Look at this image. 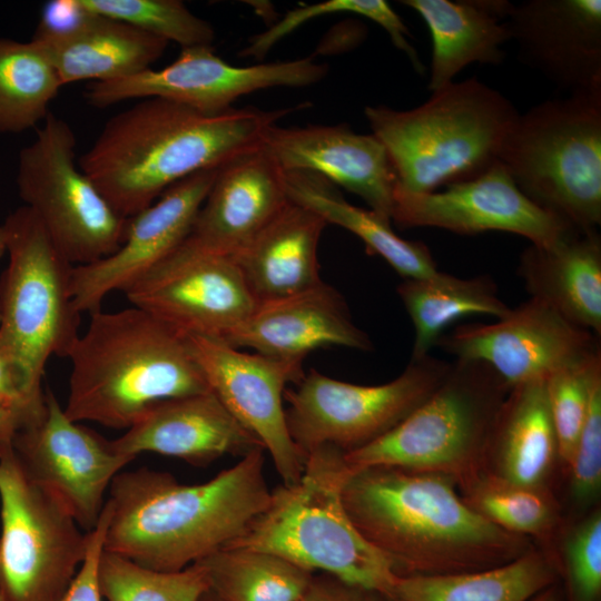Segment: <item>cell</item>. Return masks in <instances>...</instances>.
<instances>
[{
    "label": "cell",
    "mask_w": 601,
    "mask_h": 601,
    "mask_svg": "<svg viewBox=\"0 0 601 601\" xmlns=\"http://www.w3.org/2000/svg\"><path fill=\"white\" fill-rule=\"evenodd\" d=\"M46 396V395H45ZM0 400L16 406L22 411L29 418V424L39 420L46 410L45 402H37L32 400L27 393L19 376L8 363V361L0 354Z\"/></svg>",
    "instance_id": "cell-44"
},
{
    "label": "cell",
    "mask_w": 601,
    "mask_h": 601,
    "mask_svg": "<svg viewBox=\"0 0 601 601\" xmlns=\"http://www.w3.org/2000/svg\"><path fill=\"white\" fill-rule=\"evenodd\" d=\"M326 225L319 215L289 200L234 256L256 303L292 296L323 280L318 244Z\"/></svg>",
    "instance_id": "cell-25"
},
{
    "label": "cell",
    "mask_w": 601,
    "mask_h": 601,
    "mask_svg": "<svg viewBox=\"0 0 601 601\" xmlns=\"http://www.w3.org/2000/svg\"><path fill=\"white\" fill-rule=\"evenodd\" d=\"M284 171L317 174L361 197L371 210L392 221L396 177L382 142L347 125L272 126L263 140Z\"/></svg>",
    "instance_id": "cell-21"
},
{
    "label": "cell",
    "mask_w": 601,
    "mask_h": 601,
    "mask_svg": "<svg viewBox=\"0 0 601 601\" xmlns=\"http://www.w3.org/2000/svg\"><path fill=\"white\" fill-rule=\"evenodd\" d=\"M497 161L521 191L575 229L601 224V91L540 102L518 118Z\"/></svg>",
    "instance_id": "cell-7"
},
{
    "label": "cell",
    "mask_w": 601,
    "mask_h": 601,
    "mask_svg": "<svg viewBox=\"0 0 601 601\" xmlns=\"http://www.w3.org/2000/svg\"><path fill=\"white\" fill-rule=\"evenodd\" d=\"M0 601H59L85 559L87 532L13 449L0 455Z\"/></svg>",
    "instance_id": "cell-10"
},
{
    "label": "cell",
    "mask_w": 601,
    "mask_h": 601,
    "mask_svg": "<svg viewBox=\"0 0 601 601\" xmlns=\"http://www.w3.org/2000/svg\"><path fill=\"white\" fill-rule=\"evenodd\" d=\"M558 573L564 580L566 601L601 599V513L593 511L568 534Z\"/></svg>",
    "instance_id": "cell-40"
},
{
    "label": "cell",
    "mask_w": 601,
    "mask_h": 601,
    "mask_svg": "<svg viewBox=\"0 0 601 601\" xmlns=\"http://www.w3.org/2000/svg\"><path fill=\"white\" fill-rule=\"evenodd\" d=\"M264 449L240 457L209 481L186 485L141 467L109 486L104 550L160 572H176L238 538L270 499Z\"/></svg>",
    "instance_id": "cell-2"
},
{
    "label": "cell",
    "mask_w": 601,
    "mask_h": 601,
    "mask_svg": "<svg viewBox=\"0 0 601 601\" xmlns=\"http://www.w3.org/2000/svg\"><path fill=\"white\" fill-rule=\"evenodd\" d=\"M71 362L69 420L129 428L154 404L210 391L186 336L131 306L90 314Z\"/></svg>",
    "instance_id": "cell-4"
},
{
    "label": "cell",
    "mask_w": 601,
    "mask_h": 601,
    "mask_svg": "<svg viewBox=\"0 0 601 601\" xmlns=\"http://www.w3.org/2000/svg\"><path fill=\"white\" fill-rule=\"evenodd\" d=\"M98 582L107 601H197L209 589L205 571L196 563L180 571L160 572L105 550Z\"/></svg>",
    "instance_id": "cell-36"
},
{
    "label": "cell",
    "mask_w": 601,
    "mask_h": 601,
    "mask_svg": "<svg viewBox=\"0 0 601 601\" xmlns=\"http://www.w3.org/2000/svg\"><path fill=\"white\" fill-rule=\"evenodd\" d=\"M558 565L542 552L484 570L447 574L398 575L391 598L395 601H530L558 582Z\"/></svg>",
    "instance_id": "cell-31"
},
{
    "label": "cell",
    "mask_w": 601,
    "mask_h": 601,
    "mask_svg": "<svg viewBox=\"0 0 601 601\" xmlns=\"http://www.w3.org/2000/svg\"><path fill=\"white\" fill-rule=\"evenodd\" d=\"M334 13L357 14L377 23L387 32L392 43L410 58L415 70L423 72L424 67L420 57L408 41V29L385 0H326L295 8L265 31L252 37L239 56L253 57L260 61L277 42L307 21Z\"/></svg>",
    "instance_id": "cell-37"
},
{
    "label": "cell",
    "mask_w": 601,
    "mask_h": 601,
    "mask_svg": "<svg viewBox=\"0 0 601 601\" xmlns=\"http://www.w3.org/2000/svg\"><path fill=\"white\" fill-rule=\"evenodd\" d=\"M463 500L494 525L523 536H543L555 526L558 508L544 487L511 483L476 473L464 483Z\"/></svg>",
    "instance_id": "cell-35"
},
{
    "label": "cell",
    "mask_w": 601,
    "mask_h": 601,
    "mask_svg": "<svg viewBox=\"0 0 601 601\" xmlns=\"http://www.w3.org/2000/svg\"><path fill=\"white\" fill-rule=\"evenodd\" d=\"M519 274L531 297L600 337L601 238L597 230H575L550 247L529 246L521 255Z\"/></svg>",
    "instance_id": "cell-26"
},
{
    "label": "cell",
    "mask_w": 601,
    "mask_h": 601,
    "mask_svg": "<svg viewBox=\"0 0 601 601\" xmlns=\"http://www.w3.org/2000/svg\"><path fill=\"white\" fill-rule=\"evenodd\" d=\"M221 339L237 348L298 364L321 347L372 348L368 336L352 321L345 299L323 280L305 292L257 303L249 316Z\"/></svg>",
    "instance_id": "cell-22"
},
{
    "label": "cell",
    "mask_w": 601,
    "mask_h": 601,
    "mask_svg": "<svg viewBox=\"0 0 601 601\" xmlns=\"http://www.w3.org/2000/svg\"><path fill=\"white\" fill-rule=\"evenodd\" d=\"M223 601H296L313 572L273 553L221 548L195 562Z\"/></svg>",
    "instance_id": "cell-33"
},
{
    "label": "cell",
    "mask_w": 601,
    "mask_h": 601,
    "mask_svg": "<svg viewBox=\"0 0 601 601\" xmlns=\"http://www.w3.org/2000/svg\"><path fill=\"white\" fill-rule=\"evenodd\" d=\"M288 201L285 171L262 144L218 169L187 239L234 257Z\"/></svg>",
    "instance_id": "cell-23"
},
{
    "label": "cell",
    "mask_w": 601,
    "mask_h": 601,
    "mask_svg": "<svg viewBox=\"0 0 601 601\" xmlns=\"http://www.w3.org/2000/svg\"><path fill=\"white\" fill-rule=\"evenodd\" d=\"M601 378V349L559 368L545 378L558 454L569 467L589 411L594 383Z\"/></svg>",
    "instance_id": "cell-39"
},
{
    "label": "cell",
    "mask_w": 601,
    "mask_h": 601,
    "mask_svg": "<svg viewBox=\"0 0 601 601\" xmlns=\"http://www.w3.org/2000/svg\"><path fill=\"white\" fill-rule=\"evenodd\" d=\"M530 601H564L563 590L556 582L538 593Z\"/></svg>",
    "instance_id": "cell-47"
},
{
    "label": "cell",
    "mask_w": 601,
    "mask_h": 601,
    "mask_svg": "<svg viewBox=\"0 0 601 601\" xmlns=\"http://www.w3.org/2000/svg\"><path fill=\"white\" fill-rule=\"evenodd\" d=\"M110 510V503L107 500L96 526L87 532L85 559L68 590L59 601H101L98 566L104 552Z\"/></svg>",
    "instance_id": "cell-43"
},
{
    "label": "cell",
    "mask_w": 601,
    "mask_h": 601,
    "mask_svg": "<svg viewBox=\"0 0 601 601\" xmlns=\"http://www.w3.org/2000/svg\"><path fill=\"white\" fill-rule=\"evenodd\" d=\"M111 445L116 452L135 459L142 452H154L199 466L226 454L242 457L264 449L211 391L151 405Z\"/></svg>",
    "instance_id": "cell-24"
},
{
    "label": "cell",
    "mask_w": 601,
    "mask_h": 601,
    "mask_svg": "<svg viewBox=\"0 0 601 601\" xmlns=\"http://www.w3.org/2000/svg\"><path fill=\"white\" fill-rule=\"evenodd\" d=\"M364 601H395L391 597L376 592V591H366Z\"/></svg>",
    "instance_id": "cell-48"
},
{
    "label": "cell",
    "mask_w": 601,
    "mask_h": 601,
    "mask_svg": "<svg viewBox=\"0 0 601 601\" xmlns=\"http://www.w3.org/2000/svg\"><path fill=\"white\" fill-rule=\"evenodd\" d=\"M219 168L195 173L170 186L157 201L128 218L125 238L115 253L73 267L71 289L81 314L100 311L115 290L127 292L189 236Z\"/></svg>",
    "instance_id": "cell-19"
},
{
    "label": "cell",
    "mask_w": 601,
    "mask_h": 601,
    "mask_svg": "<svg viewBox=\"0 0 601 601\" xmlns=\"http://www.w3.org/2000/svg\"><path fill=\"white\" fill-rule=\"evenodd\" d=\"M344 453L332 445L309 452L300 477L270 491L265 510L224 548L273 553L390 597L398 577L394 563L362 535L344 506L352 474Z\"/></svg>",
    "instance_id": "cell-5"
},
{
    "label": "cell",
    "mask_w": 601,
    "mask_h": 601,
    "mask_svg": "<svg viewBox=\"0 0 601 601\" xmlns=\"http://www.w3.org/2000/svg\"><path fill=\"white\" fill-rule=\"evenodd\" d=\"M569 469L574 500L583 504L593 501L601 487V378L593 385L587 418Z\"/></svg>",
    "instance_id": "cell-41"
},
{
    "label": "cell",
    "mask_w": 601,
    "mask_h": 601,
    "mask_svg": "<svg viewBox=\"0 0 601 601\" xmlns=\"http://www.w3.org/2000/svg\"><path fill=\"white\" fill-rule=\"evenodd\" d=\"M125 294L184 336L224 338L257 304L234 257L187 238Z\"/></svg>",
    "instance_id": "cell-14"
},
{
    "label": "cell",
    "mask_w": 601,
    "mask_h": 601,
    "mask_svg": "<svg viewBox=\"0 0 601 601\" xmlns=\"http://www.w3.org/2000/svg\"><path fill=\"white\" fill-rule=\"evenodd\" d=\"M197 601H223L218 595H216L211 590H206Z\"/></svg>",
    "instance_id": "cell-50"
},
{
    "label": "cell",
    "mask_w": 601,
    "mask_h": 601,
    "mask_svg": "<svg viewBox=\"0 0 601 601\" xmlns=\"http://www.w3.org/2000/svg\"><path fill=\"white\" fill-rule=\"evenodd\" d=\"M364 115L388 155L394 191L424 194L472 179L496 164L519 112L501 92L470 78L433 91L414 109L368 106Z\"/></svg>",
    "instance_id": "cell-6"
},
{
    "label": "cell",
    "mask_w": 601,
    "mask_h": 601,
    "mask_svg": "<svg viewBox=\"0 0 601 601\" xmlns=\"http://www.w3.org/2000/svg\"><path fill=\"white\" fill-rule=\"evenodd\" d=\"M490 445L495 453V475L514 484L543 487L559 457L545 380L509 391L490 432Z\"/></svg>",
    "instance_id": "cell-28"
},
{
    "label": "cell",
    "mask_w": 601,
    "mask_h": 601,
    "mask_svg": "<svg viewBox=\"0 0 601 601\" xmlns=\"http://www.w3.org/2000/svg\"><path fill=\"white\" fill-rule=\"evenodd\" d=\"M599 336L531 297L494 323L460 325L437 339L456 359L489 365L510 387L545 380L600 349Z\"/></svg>",
    "instance_id": "cell-15"
},
{
    "label": "cell",
    "mask_w": 601,
    "mask_h": 601,
    "mask_svg": "<svg viewBox=\"0 0 601 601\" xmlns=\"http://www.w3.org/2000/svg\"><path fill=\"white\" fill-rule=\"evenodd\" d=\"M98 17L81 0H50L42 7L32 40L47 46L66 41L88 28Z\"/></svg>",
    "instance_id": "cell-42"
},
{
    "label": "cell",
    "mask_w": 601,
    "mask_h": 601,
    "mask_svg": "<svg viewBox=\"0 0 601 601\" xmlns=\"http://www.w3.org/2000/svg\"><path fill=\"white\" fill-rule=\"evenodd\" d=\"M452 363L410 359L396 378L358 385L315 370L304 374L284 400L289 435L305 460L313 450L332 445L349 452L378 439L425 402L444 382Z\"/></svg>",
    "instance_id": "cell-12"
},
{
    "label": "cell",
    "mask_w": 601,
    "mask_h": 601,
    "mask_svg": "<svg viewBox=\"0 0 601 601\" xmlns=\"http://www.w3.org/2000/svg\"><path fill=\"white\" fill-rule=\"evenodd\" d=\"M7 253V234L3 225L0 226V257Z\"/></svg>",
    "instance_id": "cell-49"
},
{
    "label": "cell",
    "mask_w": 601,
    "mask_h": 601,
    "mask_svg": "<svg viewBox=\"0 0 601 601\" xmlns=\"http://www.w3.org/2000/svg\"><path fill=\"white\" fill-rule=\"evenodd\" d=\"M392 220L401 228L436 227L463 235L497 230L550 247L575 230L532 201L497 161L485 173L442 191H394Z\"/></svg>",
    "instance_id": "cell-18"
},
{
    "label": "cell",
    "mask_w": 601,
    "mask_h": 601,
    "mask_svg": "<svg viewBox=\"0 0 601 601\" xmlns=\"http://www.w3.org/2000/svg\"><path fill=\"white\" fill-rule=\"evenodd\" d=\"M327 71V65L312 58L234 66L215 55L211 46L190 47L183 48L177 59L161 69L95 82L86 99L105 108L129 99L160 98L205 115H219L243 96L274 87L312 86Z\"/></svg>",
    "instance_id": "cell-13"
},
{
    "label": "cell",
    "mask_w": 601,
    "mask_h": 601,
    "mask_svg": "<svg viewBox=\"0 0 601 601\" xmlns=\"http://www.w3.org/2000/svg\"><path fill=\"white\" fill-rule=\"evenodd\" d=\"M425 21L432 37L431 76L435 91L472 62L499 65L511 40L505 19L512 3L501 0H402Z\"/></svg>",
    "instance_id": "cell-27"
},
{
    "label": "cell",
    "mask_w": 601,
    "mask_h": 601,
    "mask_svg": "<svg viewBox=\"0 0 601 601\" xmlns=\"http://www.w3.org/2000/svg\"><path fill=\"white\" fill-rule=\"evenodd\" d=\"M366 590L327 573L314 574L296 601H364Z\"/></svg>",
    "instance_id": "cell-45"
},
{
    "label": "cell",
    "mask_w": 601,
    "mask_h": 601,
    "mask_svg": "<svg viewBox=\"0 0 601 601\" xmlns=\"http://www.w3.org/2000/svg\"><path fill=\"white\" fill-rule=\"evenodd\" d=\"M9 262L0 277V354L29 396L45 402L42 377L52 355L67 357L79 337L71 265L27 206L2 224Z\"/></svg>",
    "instance_id": "cell-8"
},
{
    "label": "cell",
    "mask_w": 601,
    "mask_h": 601,
    "mask_svg": "<svg viewBox=\"0 0 601 601\" xmlns=\"http://www.w3.org/2000/svg\"><path fill=\"white\" fill-rule=\"evenodd\" d=\"M100 16L126 22L181 49L211 46L213 26L179 0H81Z\"/></svg>",
    "instance_id": "cell-38"
},
{
    "label": "cell",
    "mask_w": 601,
    "mask_h": 601,
    "mask_svg": "<svg viewBox=\"0 0 601 601\" xmlns=\"http://www.w3.org/2000/svg\"><path fill=\"white\" fill-rule=\"evenodd\" d=\"M455 483L443 474L368 467L349 475L343 502L357 530L398 575L484 570L529 551L528 536L476 513Z\"/></svg>",
    "instance_id": "cell-3"
},
{
    "label": "cell",
    "mask_w": 601,
    "mask_h": 601,
    "mask_svg": "<svg viewBox=\"0 0 601 601\" xmlns=\"http://www.w3.org/2000/svg\"><path fill=\"white\" fill-rule=\"evenodd\" d=\"M397 294L415 329L412 361L430 355V349L452 323L470 315H491L497 319L510 312L499 297L490 276L460 278L446 273L404 279Z\"/></svg>",
    "instance_id": "cell-32"
},
{
    "label": "cell",
    "mask_w": 601,
    "mask_h": 601,
    "mask_svg": "<svg viewBox=\"0 0 601 601\" xmlns=\"http://www.w3.org/2000/svg\"><path fill=\"white\" fill-rule=\"evenodd\" d=\"M299 108L233 107L205 115L170 100L147 98L105 124L79 158V168L118 215L130 218L174 184L260 146L277 120Z\"/></svg>",
    "instance_id": "cell-1"
},
{
    "label": "cell",
    "mask_w": 601,
    "mask_h": 601,
    "mask_svg": "<svg viewBox=\"0 0 601 601\" xmlns=\"http://www.w3.org/2000/svg\"><path fill=\"white\" fill-rule=\"evenodd\" d=\"M186 339L210 391L258 439L283 484L295 483L305 460L289 435L283 401L286 385L303 378V364L244 353L217 337Z\"/></svg>",
    "instance_id": "cell-16"
},
{
    "label": "cell",
    "mask_w": 601,
    "mask_h": 601,
    "mask_svg": "<svg viewBox=\"0 0 601 601\" xmlns=\"http://www.w3.org/2000/svg\"><path fill=\"white\" fill-rule=\"evenodd\" d=\"M45 395L43 415L17 433L13 451L28 475L57 495L88 532L100 518L111 481L135 457L69 420L50 390Z\"/></svg>",
    "instance_id": "cell-17"
},
{
    "label": "cell",
    "mask_w": 601,
    "mask_h": 601,
    "mask_svg": "<svg viewBox=\"0 0 601 601\" xmlns=\"http://www.w3.org/2000/svg\"><path fill=\"white\" fill-rule=\"evenodd\" d=\"M168 43L126 22L99 14L73 38L41 45L66 86L90 79L106 82L139 73L151 68Z\"/></svg>",
    "instance_id": "cell-30"
},
{
    "label": "cell",
    "mask_w": 601,
    "mask_h": 601,
    "mask_svg": "<svg viewBox=\"0 0 601 601\" xmlns=\"http://www.w3.org/2000/svg\"><path fill=\"white\" fill-rule=\"evenodd\" d=\"M76 136L49 114L19 155L17 186L57 250L73 266L102 259L121 245L128 218L118 215L76 165Z\"/></svg>",
    "instance_id": "cell-11"
},
{
    "label": "cell",
    "mask_w": 601,
    "mask_h": 601,
    "mask_svg": "<svg viewBox=\"0 0 601 601\" xmlns=\"http://www.w3.org/2000/svg\"><path fill=\"white\" fill-rule=\"evenodd\" d=\"M29 423L22 411L0 400V455L13 449L17 433Z\"/></svg>",
    "instance_id": "cell-46"
},
{
    "label": "cell",
    "mask_w": 601,
    "mask_h": 601,
    "mask_svg": "<svg viewBox=\"0 0 601 601\" xmlns=\"http://www.w3.org/2000/svg\"><path fill=\"white\" fill-rule=\"evenodd\" d=\"M511 388L486 364L455 359L439 388L397 425L344 453L352 473L395 467L464 483L477 472L496 414Z\"/></svg>",
    "instance_id": "cell-9"
},
{
    "label": "cell",
    "mask_w": 601,
    "mask_h": 601,
    "mask_svg": "<svg viewBox=\"0 0 601 601\" xmlns=\"http://www.w3.org/2000/svg\"><path fill=\"white\" fill-rule=\"evenodd\" d=\"M521 60L573 93L601 91V1L530 0L505 19Z\"/></svg>",
    "instance_id": "cell-20"
},
{
    "label": "cell",
    "mask_w": 601,
    "mask_h": 601,
    "mask_svg": "<svg viewBox=\"0 0 601 601\" xmlns=\"http://www.w3.org/2000/svg\"><path fill=\"white\" fill-rule=\"evenodd\" d=\"M38 41L0 38V132H21L43 121L62 87Z\"/></svg>",
    "instance_id": "cell-34"
},
{
    "label": "cell",
    "mask_w": 601,
    "mask_h": 601,
    "mask_svg": "<svg viewBox=\"0 0 601 601\" xmlns=\"http://www.w3.org/2000/svg\"><path fill=\"white\" fill-rule=\"evenodd\" d=\"M285 186L289 200L313 210L326 224L337 225L357 236L370 252L381 256L404 279L439 272L425 244L400 237L390 220L371 209L352 205L324 177L309 171H285Z\"/></svg>",
    "instance_id": "cell-29"
}]
</instances>
